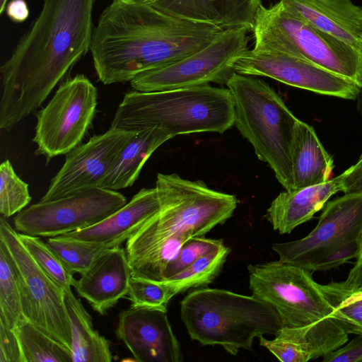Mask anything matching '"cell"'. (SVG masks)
Masks as SVG:
<instances>
[{
	"label": "cell",
	"mask_w": 362,
	"mask_h": 362,
	"mask_svg": "<svg viewBox=\"0 0 362 362\" xmlns=\"http://www.w3.org/2000/svg\"><path fill=\"white\" fill-rule=\"evenodd\" d=\"M95 0H43L0 69V128L10 131L37 109L90 50Z\"/></svg>",
	"instance_id": "cell-1"
},
{
	"label": "cell",
	"mask_w": 362,
	"mask_h": 362,
	"mask_svg": "<svg viewBox=\"0 0 362 362\" xmlns=\"http://www.w3.org/2000/svg\"><path fill=\"white\" fill-rule=\"evenodd\" d=\"M223 30L169 16L142 0H112L99 16L90 51L100 82L126 83L196 52Z\"/></svg>",
	"instance_id": "cell-2"
},
{
	"label": "cell",
	"mask_w": 362,
	"mask_h": 362,
	"mask_svg": "<svg viewBox=\"0 0 362 362\" xmlns=\"http://www.w3.org/2000/svg\"><path fill=\"white\" fill-rule=\"evenodd\" d=\"M233 125V105L228 89L208 84L153 92L129 90L110 127L127 131L158 127L175 136L223 134Z\"/></svg>",
	"instance_id": "cell-3"
},
{
	"label": "cell",
	"mask_w": 362,
	"mask_h": 362,
	"mask_svg": "<svg viewBox=\"0 0 362 362\" xmlns=\"http://www.w3.org/2000/svg\"><path fill=\"white\" fill-rule=\"evenodd\" d=\"M156 189L160 209L127 241V259H132L176 236L204 237L225 223L235 211L234 195L209 188L175 173H158Z\"/></svg>",
	"instance_id": "cell-4"
},
{
	"label": "cell",
	"mask_w": 362,
	"mask_h": 362,
	"mask_svg": "<svg viewBox=\"0 0 362 362\" xmlns=\"http://www.w3.org/2000/svg\"><path fill=\"white\" fill-rule=\"evenodd\" d=\"M180 316L192 339L234 356L240 349L252 350L256 337L274 335L283 326L276 310L253 295L208 287L182 299Z\"/></svg>",
	"instance_id": "cell-5"
},
{
	"label": "cell",
	"mask_w": 362,
	"mask_h": 362,
	"mask_svg": "<svg viewBox=\"0 0 362 362\" xmlns=\"http://www.w3.org/2000/svg\"><path fill=\"white\" fill-rule=\"evenodd\" d=\"M234 124L286 190L293 189L291 148L298 119L266 82L235 72L226 83Z\"/></svg>",
	"instance_id": "cell-6"
},
{
	"label": "cell",
	"mask_w": 362,
	"mask_h": 362,
	"mask_svg": "<svg viewBox=\"0 0 362 362\" xmlns=\"http://www.w3.org/2000/svg\"><path fill=\"white\" fill-rule=\"evenodd\" d=\"M252 32L254 49L301 57L362 89V51L316 28L281 1L269 8L259 6Z\"/></svg>",
	"instance_id": "cell-7"
},
{
	"label": "cell",
	"mask_w": 362,
	"mask_h": 362,
	"mask_svg": "<svg viewBox=\"0 0 362 362\" xmlns=\"http://www.w3.org/2000/svg\"><path fill=\"white\" fill-rule=\"evenodd\" d=\"M362 192L345 193L327 202L315 228L305 237L274 243L279 260L313 272L327 271L360 254Z\"/></svg>",
	"instance_id": "cell-8"
},
{
	"label": "cell",
	"mask_w": 362,
	"mask_h": 362,
	"mask_svg": "<svg viewBox=\"0 0 362 362\" xmlns=\"http://www.w3.org/2000/svg\"><path fill=\"white\" fill-rule=\"evenodd\" d=\"M247 270L252 295L276 310L283 326H315L333 317L310 271L280 260L250 264Z\"/></svg>",
	"instance_id": "cell-9"
},
{
	"label": "cell",
	"mask_w": 362,
	"mask_h": 362,
	"mask_svg": "<svg viewBox=\"0 0 362 362\" xmlns=\"http://www.w3.org/2000/svg\"><path fill=\"white\" fill-rule=\"evenodd\" d=\"M245 28L223 30L209 44L174 63L143 71L130 81L134 90L153 92L225 84L235 72L236 61L248 50Z\"/></svg>",
	"instance_id": "cell-10"
},
{
	"label": "cell",
	"mask_w": 362,
	"mask_h": 362,
	"mask_svg": "<svg viewBox=\"0 0 362 362\" xmlns=\"http://www.w3.org/2000/svg\"><path fill=\"white\" fill-rule=\"evenodd\" d=\"M97 104V88L85 75L61 83L46 106L35 112V154L48 163L80 145L92 126Z\"/></svg>",
	"instance_id": "cell-11"
},
{
	"label": "cell",
	"mask_w": 362,
	"mask_h": 362,
	"mask_svg": "<svg viewBox=\"0 0 362 362\" xmlns=\"http://www.w3.org/2000/svg\"><path fill=\"white\" fill-rule=\"evenodd\" d=\"M0 240L7 245L16 268L25 318L71 351V330L64 291L35 262L18 233L0 218Z\"/></svg>",
	"instance_id": "cell-12"
},
{
	"label": "cell",
	"mask_w": 362,
	"mask_h": 362,
	"mask_svg": "<svg viewBox=\"0 0 362 362\" xmlns=\"http://www.w3.org/2000/svg\"><path fill=\"white\" fill-rule=\"evenodd\" d=\"M127 198L103 187L86 189L51 201H40L13 218L18 233L52 238L92 226L122 208Z\"/></svg>",
	"instance_id": "cell-13"
},
{
	"label": "cell",
	"mask_w": 362,
	"mask_h": 362,
	"mask_svg": "<svg viewBox=\"0 0 362 362\" xmlns=\"http://www.w3.org/2000/svg\"><path fill=\"white\" fill-rule=\"evenodd\" d=\"M236 73L273 78L286 85L343 99H356L352 81L301 57L283 52L247 50L235 62Z\"/></svg>",
	"instance_id": "cell-14"
},
{
	"label": "cell",
	"mask_w": 362,
	"mask_h": 362,
	"mask_svg": "<svg viewBox=\"0 0 362 362\" xmlns=\"http://www.w3.org/2000/svg\"><path fill=\"white\" fill-rule=\"evenodd\" d=\"M113 127L92 136L66 155L65 162L51 180L40 201L57 199L93 187H100L119 153L135 134Z\"/></svg>",
	"instance_id": "cell-15"
},
{
	"label": "cell",
	"mask_w": 362,
	"mask_h": 362,
	"mask_svg": "<svg viewBox=\"0 0 362 362\" xmlns=\"http://www.w3.org/2000/svg\"><path fill=\"white\" fill-rule=\"evenodd\" d=\"M138 362H181L183 355L167 310L131 305L119 315L115 330Z\"/></svg>",
	"instance_id": "cell-16"
},
{
	"label": "cell",
	"mask_w": 362,
	"mask_h": 362,
	"mask_svg": "<svg viewBox=\"0 0 362 362\" xmlns=\"http://www.w3.org/2000/svg\"><path fill=\"white\" fill-rule=\"evenodd\" d=\"M72 286L100 315L127 296L132 276L127 253L120 246L104 249Z\"/></svg>",
	"instance_id": "cell-17"
},
{
	"label": "cell",
	"mask_w": 362,
	"mask_h": 362,
	"mask_svg": "<svg viewBox=\"0 0 362 362\" xmlns=\"http://www.w3.org/2000/svg\"><path fill=\"white\" fill-rule=\"evenodd\" d=\"M259 339V345L282 362H307L323 357L344 345L349 334L332 317L315 326H282L273 339H267L263 336Z\"/></svg>",
	"instance_id": "cell-18"
},
{
	"label": "cell",
	"mask_w": 362,
	"mask_h": 362,
	"mask_svg": "<svg viewBox=\"0 0 362 362\" xmlns=\"http://www.w3.org/2000/svg\"><path fill=\"white\" fill-rule=\"evenodd\" d=\"M159 209L156 187L143 188L124 206L100 222L61 235L105 248L120 246Z\"/></svg>",
	"instance_id": "cell-19"
},
{
	"label": "cell",
	"mask_w": 362,
	"mask_h": 362,
	"mask_svg": "<svg viewBox=\"0 0 362 362\" xmlns=\"http://www.w3.org/2000/svg\"><path fill=\"white\" fill-rule=\"evenodd\" d=\"M169 16L223 30L252 31L261 0H142Z\"/></svg>",
	"instance_id": "cell-20"
},
{
	"label": "cell",
	"mask_w": 362,
	"mask_h": 362,
	"mask_svg": "<svg viewBox=\"0 0 362 362\" xmlns=\"http://www.w3.org/2000/svg\"><path fill=\"white\" fill-rule=\"evenodd\" d=\"M316 28L362 51V6L351 0H280Z\"/></svg>",
	"instance_id": "cell-21"
},
{
	"label": "cell",
	"mask_w": 362,
	"mask_h": 362,
	"mask_svg": "<svg viewBox=\"0 0 362 362\" xmlns=\"http://www.w3.org/2000/svg\"><path fill=\"white\" fill-rule=\"evenodd\" d=\"M344 172L326 182L281 192L267 210L266 218L280 234L290 233L323 209L329 199L344 189Z\"/></svg>",
	"instance_id": "cell-22"
},
{
	"label": "cell",
	"mask_w": 362,
	"mask_h": 362,
	"mask_svg": "<svg viewBox=\"0 0 362 362\" xmlns=\"http://www.w3.org/2000/svg\"><path fill=\"white\" fill-rule=\"evenodd\" d=\"M291 161L293 189L327 182L334 166L315 129L300 119L295 126Z\"/></svg>",
	"instance_id": "cell-23"
},
{
	"label": "cell",
	"mask_w": 362,
	"mask_h": 362,
	"mask_svg": "<svg viewBox=\"0 0 362 362\" xmlns=\"http://www.w3.org/2000/svg\"><path fill=\"white\" fill-rule=\"evenodd\" d=\"M173 137L158 127L136 131L122 149L100 187L117 191L132 186L153 153Z\"/></svg>",
	"instance_id": "cell-24"
},
{
	"label": "cell",
	"mask_w": 362,
	"mask_h": 362,
	"mask_svg": "<svg viewBox=\"0 0 362 362\" xmlns=\"http://www.w3.org/2000/svg\"><path fill=\"white\" fill-rule=\"evenodd\" d=\"M71 330L72 362H111L109 341L95 330L92 318L71 290L64 291Z\"/></svg>",
	"instance_id": "cell-25"
},
{
	"label": "cell",
	"mask_w": 362,
	"mask_h": 362,
	"mask_svg": "<svg viewBox=\"0 0 362 362\" xmlns=\"http://www.w3.org/2000/svg\"><path fill=\"white\" fill-rule=\"evenodd\" d=\"M23 362H72L71 351L24 319L14 329Z\"/></svg>",
	"instance_id": "cell-26"
},
{
	"label": "cell",
	"mask_w": 362,
	"mask_h": 362,
	"mask_svg": "<svg viewBox=\"0 0 362 362\" xmlns=\"http://www.w3.org/2000/svg\"><path fill=\"white\" fill-rule=\"evenodd\" d=\"M230 252V249L223 245L164 281L175 295L190 288L206 287L219 274Z\"/></svg>",
	"instance_id": "cell-27"
},
{
	"label": "cell",
	"mask_w": 362,
	"mask_h": 362,
	"mask_svg": "<svg viewBox=\"0 0 362 362\" xmlns=\"http://www.w3.org/2000/svg\"><path fill=\"white\" fill-rule=\"evenodd\" d=\"M24 319L15 263L7 245L0 240V321L14 330Z\"/></svg>",
	"instance_id": "cell-28"
},
{
	"label": "cell",
	"mask_w": 362,
	"mask_h": 362,
	"mask_svg": "<svg viewBox=\"0 0 362 362\" xmlns=\"http://www.w3.org/2000/svg\"><path fill=\"white\" fill-rule=\"evenodd\" d=\"M46 243L72 276L83 273L95 257L106 249L100 245L62 235L49 238Z\"/></svg>",
	"instance_id": "cell-29"
},
{
	"label": "cell",
	"mask_w": 362,
	"mask_h": 362,
	"mask_svg": "<svg viewBox=\"0 0 362 362\" xmlns=\"http://www.w3.org/2000/svg\"><path fill=\"white\" fill-rule=\"evenodd\" d=\"M325 298L334 309L333 317L348 334L362 335V291H340L331 283L320 284Z\"/></svg>",
	"instance_id": "cell-30"
},
{
	"label": "cell",
	"mask_w": 362,
	"mask_h": 362,
	"mask_svg": "<svg viewBox=\"0 0 362 362\" xmlns=\"http://www.w3.org/2000/svg\"><path fill=\"white\" fill-rule=\"evenodd\" d=\"M28 185L16 173L8 160L0 165V213L8 218L22 211L31 201Z\"/></svg>",
	"instance_id": "cell-31"
},
{
	"label": "cell",
	"mask_w": 362,
	"mask_h": 362,
	"mask_svg": "<svg viewBox=\"0 0 362 362\" xmlns=\"http://www.w3.org/2000/svg\"><path fill=\"white\" fill-rule=\"evenodd\" d=\"M18 237L32 258L37 265L58 285L64 291L71 290L74 279L58 257L40 237L18 233Z\"/></svg>",
	"instance_id": "cell-32"
},
{
	"label": "cell",
	"mask_w": 362,
	"mask_h": 362,
	"mask_svg": "<svg viewBox=\"0 0 362 362\" xmlns=\"http://www.w3.org/2000/svg\"><path fill=\"white\" fill-rule=\"evenodd\" d=\"M174 296V291L164 281L131 277L127 293L131 305L167 310L166 306Z\"/></svg>",
	"instance_id": "cell-33"
},
{
	"label": "cell",
	"mask_w": 362,
	"mask_h": 362,
	"mask_svg": "<svg viewBox=\"0 0 362 362\" xmlns=\"http://www.w3.org/2000/svg\"><path fill=\"white\" fill-rule=\"evenodd\" d=\"M223 245L224 244L222 239H211L204 236L189 239L184 244L177 258L166 269L163 281Z\"/></svg>",
	"instance_id": "cell-34"
},
{
	"label": "cell",
	"mask_w": 362,
	"mask_h": 362,
	"mask_svg": "<svg viewBox=\"0 0 362 362\" xmlns=\"http://www.w3.org/2000/svg\"><path fill=\"white\" fill-rule=\"evenodd\" d=\"M0 362H23L15 331L1 321Z\"/></svg>",
	"instance_id": "cell-35"
},
{
	"label": "cell",
	"mask_w": 362,
	"mask_h": 362,
	"mask_svg": "<svg viewBox=\"0 0 362 362\" xmlns=\"http://www.w3.org/2000/svg\"><path fill=\"white\" fill-rule=\"evenodd\" d=\"M326 354L324 362H362V335L357 334L348 344Z\"/></svg>",
	"instance_id": "cell-36"
},
{
	"label": "cell",
	"mask_w": 362,
	"mask_h": 362,
	"mask_svg": "<svg viewBox=\"0 0 362 362\" xmlns=\"http://www.w3.org/2000/svg\"><path fill=\"white\" fill-rule=\"evenodd\" d=\"M331 284L334 287L342 291L349 293L362 291V261L356 262L345 281L332 282Z\"/></svg>",
	"instance_id": "cell-37"
},
{
	"label": "cell",
	"mask_w": 362,
	"mask_h": 362,
	"mask_svg": "<svg viewBox=\"0 0 362 362\" xmlns=\"http://www.w3.org/2000/svg\"><path fill=\"white\" fill-rule=\"evenodd\" d=\"M6 13L15 23H23L29 16L28 6L25 0H11L6 5Z\"/></svg>",
	"instance_id": "cell-38"
},
{
	"label": "cell",
	"mask_w": 362,
	"mask_h": 362,
	"mask_svg": "<svg viewBox=\"0 0 362 362\" xmlns=\"http://www.w3.org/2000/svg\"><path fill=\"white\" fill-rule=\"evenodd\" d=\"M356 99H357L358 110L361 115V119H362V89H361Z\"/></svg>",
	"instance_id": "cell-39"
},
{
	"label": "cell",
	"mask_w": 362,
	"mask_h": 362,
	"mask_svg": "<svg viewBox=\"0 0 362 362\" xmlns=\"http://www.w3.org/2000/svg\"><path fill=\"white\" fill-rule=\"evenodd\" d=\"M8 0H0V13L2 14L5 10L7 5Z\"/></svg>",
	"instance_id": "cell-40"
},
{
	"label": "cell",
	"mask_w": 362,
	"mask_h": 362,
	"mask_svg": "<svg viewBox=\"0 0 362 362\" xmlns=\"http://www.w3.org/2000/svg\"><path fill=\"white\" fill-rule=\"evenodd\" d=\"M356 261L357 262L362 261V236H361V242H360V254H359L358 258L356 259Z\"/></svg>",
	"instance_id": "cell-41"
}]
</instances>
